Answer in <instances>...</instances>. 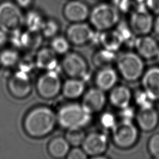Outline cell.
Masks as SVG:
<instances>
[{"label": "cell", "instance_id": "cell-1", "mask_svg": "<svg viewBox=\"0 0 159 159\" xmlns=\"http://www.w3.org/2000/svg\"><path fill=\"white\" fill-rule=\"evenodd\" d=\"M57 124V113L46 106H39L32 109L24 120L25 131L34 138L48 135L53 132Z\"/></svg>", "mask_w": 159, "mask_h": 159}, {"label": "cell", "instance_id": "cell-2", "mask_svg": "<svg viewBox=\"0 0 159 159\" xmlns=\"http://www.w3.org/2000/svg\"><path fill=\"white\" fill-rule=\"evenodd\" d=\"M89 113L81 104L70 102L63 105L57 111L58 124L65 129L73 127H84L91 120Z\"/></svg>", "mask_w": 159, "mask_h": 159}, {"label": "cell", "instance_id": "cell-3", "mask_svg": "<svg viewBox=\"0 0 159 159\" xmlns=\"http://www.w3.org/2000/svg\"><path fill=\"white\" fill-rule=\"evenodd\" d=\"M88 19L94 29L102 32L112 29L119 23L120 12L114 5L102 2L90 11Z\"/></svg>", "mask_w": 159, "mask_h": 159}, {"label": "cell", "instance_id": "cell-4", "mask_svg": "<svg viewBox=\"0 0 159 159\" xmlns=\"http://www.w3.org/2000/svg\"><path fill=\"white\" fill-rule=\"evenodd\" d=\"M143 59L137 52L127 51L120 54L116 61L118 73L127 81L140 79L145 71Z\"/></svg>", "mask_w": 159, "mask_h": 159}, {"label": "cell", "instance_id": "cell-5", "mask_svg": "<svg viewBox=\"0 0 159 159\" xmlns=\"http://www.w3.org/2000/svg\"><path fill=\"white\" fill-rule=\"evenodd\" d=\"M112 140L117 147L126 149L132 147L139 138V127L132 120H120L111 129Z\"/></svg>", "mask_w": 159, "mask_h": 159}, {"label": "cell", "instance_id": "cell-6", "mask_svg": "<svg viewBox=\"0 0 159 159\" xmlns=\"http://www.w3.org/2000/svg\"><path fill=\"white\" fill-rule=\"evenodd\" d=\"M24 24V16L20 7L16 2L4 1L0 3V29L6 32H12L21 29Z\"/></svg>", "mask_w": 159, "mask_h": 159}, {"label": "cell", "instance_id": "cell-7", "mask_svg": "<svg viewBox=\"0 0 159 159\" xmlns=\"http://www.w3.org/2000/svg\"><path fill=\"white\" fill-rule=\"evenodd\" d=\"M63 83L57 70L45 71L38 78L36 83L39 94L43 98L50 99L61 91Z\"/></svg>", "mask_w": 159, "mask_h": 159}, {"label": "cell", "instance_id": "cell-8", "mask_svg": "<svg viewBox=\"0 0 159 159\" xmlns=\"http://www.w3.org/2000/svg\"><path fill=\"white\" fill-rule=\"evenodd\" d=\"M61 68L70 78L84 80L88 74L89 66L83 55L75 52H68L63 58Z\"/></svg>", "mask_w": 159, "mask_h": 159}, {"label": "cell", "instance_id": "cell-9", "mask_svg": "<svg viewBox=\"0 0 159 159\" xmlns=\"http://www.w3.org/2000/svg\"><path fill=\"white\" fill-rule=\"evenodd\" d=\"M94 28L84 22L71 23L66 30V37L71 44L81 46L94 40Z\"/></svg>", "mask_w": 159, "mask_h": 159}, {"label": "cell", "instance_id": "cell-10", "mask_svg": "<svg viewBox=\"0 0 159 159\" xmlns=\"http://www.w3.org/2000/svg\"><path fill=\"white\" fill-rule=\"evenodd\" d=\"M11 34V43L19 49L33 51L39 48L42 43L43 35L40 32L24 31L20 29Z\"/></svg>", "mask_w": 159, "mask_h": 159}, {"label": "cell", "instance_id": "cell-11", "mask_svg": "<svg viewBox=\"0 0 159 159\" xmlns=\"http://www.w3.org/2000/svg\"><path fill=\"white\" fill-rule=\"evenodd\" d=\"M153 22L152 16L147 9L139 8L132 12L129 26L137 36L145 35L153 29Z\"/></svg>", "mask_w": 159, "mask_h": 159}, {"label": "cell", "instance_id": "cell-12", "mask_svg": "<svg viewBox=\"0 0 159 159\" xmlns=\"http://www.w3.org/2000/svg\"><path fill=\"white\" fill-rule=\"evenodd\" d=\"M81 146L88 156L93 158L104 154L108 147V138L101 132H91L86 134Z\"/></svg>", "mask_w": 159, "mask_h": 159}, {"label": "cell", "instance_id": "cell-13", "mask_svg": "<svg viewBox=\"0 0 159 159\" xmlns=\"http://www.w3.org/2000/svg\"><path fill=\"white\" fill-rule=\"evenodd\" d=\"M106 101L105 91L96 86L84 92L81 104L89 113L93 114L101 111L105 107Z\"/></svg>", "mask_w": 159, "mask_h": 159}, {"label": "cell", "instance_id": "cell-14", "mask_svg": "<svg viewBox=\"0 0 159 159\" xmlns=\"http://www.w3.org/2000/svg\"><path fill=\"white\" fill-rule=\"evenodd\" d=\"M9 91L16 98H24L32 91V83L29 73L21 70L17 71L8 81Z\"/></svg>", "mask_w": 159, "mask_h": 159}, {"label": "cell", "instance_id": "cell-15", "mask_svg": "<svg viewBox=\"0 0 159 159\" xmlns=\"http://www.w3.org/2000/svg\"><path fill=\"white\" fill-rule=\"evenodd\" d=\"M65 19L71 23L84 22L89 18L90 10L88 6L80 0H70L63 10Z\"/></svg>", "mask_w": 159, "mask_h": 159}, {"label": "cell", "instance_id": "cell-16", "mask_svg": "<svg viewBox=\"0 0 159 159\" xmlns=\"http://www.w3.org/2000/svg\"><path fill=\"white\" fill-rule=\"evenodd\" d=\"M142 89L153 101H159V67L152 66L144 71L141 77Z\"/></svg>", "mask_w": 159, "mask_h": 159}, {"label": "cell", "instance_id": "cell-17", "mask_svg": "<svg viewBox=\"0 0 159 159\" xmlns=\"http://www.w3.org/2000/svg\"><path fill=\"white\" fill-rule=\"evenodd\" d=\"M138 127L143 131L150 132L155 129L159 122V114L153 106L140 107L135 115Z\"/></svg>", "mask_w": 159, "mask_h": 159}, {"label": "cell", "instance_id": "cell-18", "mask_svg": "<svg viewBox=\"0 0 159 159\" xmlns=\"http://www.w3.org/2000/svg\"><path fill=\"white\" fill-rule=\"evenodd\" d=\"M134 47L137 53L145 59L155 57L159 50L157 41L148 34L137 36Z\"/></svg>", "mask_w": 159, "mask_h": 159}, {"label": "cell", "instance_id": "cell-19", "mask_svg": "<svg viewBox=\"0 0 159 159\" xmlns=\"http://www.w3.org/2000/svg\"><path fill=\"white\" fill-rule=\"evenodd\" d=\"M132 99L130 89L125 85H116L109 92L108 99L111 105L119 109L130 106Z\"/></svg>", "mask_w": 159, "mask_h": 159}, {"label": "cell", "instance_id": "cell-20", "mask_svg": "<svg viewBox=\"0 0 159 159\" xmlns=\"http://www.w3.org/2000/svg\"><path fill=\"white\" fill-rule=\"evenodd\" d=\"M117 78V71L112 66H109L99 69L96 74L94 82L97 88L106 92L116 85Z\"/></svg>", "mask_w": 159, "mask_h": 159}, {"label": "cell", "instance_id": "cell-21", "mask_svg": "<svg viewBox=\"0 0 159 159\" xmlns=\"http://www.w3.org/2000/svg\"><path fill=\"white\" fill-rule=\"evenodd\" d=\"M35 60L36 66L45 71L57 70L58 65L57 54L50 47L40 48Z\"/></svg>", "mask_w": 159, "mask_h": 159}, {"label": "cell", "instance_id": "cell-22", "mask_svg": "<svg viewBox=\"0 0 159 159\" xmlns=\"http://www.w3.org/2000/svg\"><path fill=\"white\" fill-rule=\"evenodd\" d=\"M86 85L83 79L70 78L63 83L61 93L68 99H76L82 96L86 91Z\"/></svg>", "mask_w": 159, "mask_h": 159}, {"label": "cell", "instance_id": "cell-23", "mask_svg": "<svg viewBox=\"0 0 159 159\" xmlns=\"http://www.w3.org/2000/svg\"><path fill=\"white\" fill-rule=\"evenodd\" d=\"M98 40L102 48L114 52L124 44L123 39L117 30L102 31L98 37Z\"/></svg>", "mask_w": 159, "mask_h": 159}, {"label": "cell", "instance_id": "cell-24", "mask_svg": "<svg viewBox=\"0 0 159 159\" xmlns=\"http://www.w3.org/2000/svg\"><path fill=\"white\" fill-rule=\"evenodd\" d=\"M70 146L65 137L56 136L48 142L47 150L50 155L53 158H63L67 156Z\"/></svg>", "mask_w": 159, "mask_h": 159}, {"label": "cell", "instance_id": "cell-25", "mask_svg": "<svg viewBox=\"0 0 159 159\" xmlns=\"http://www.w3.org/2000/svg\"><path fill=\"white\" fill-rule=\"evenodd\" d=\"M117 57L114 52L102 48L93 55V63L99 69L112 66L114 63H116Z\"/></svg>", "mask_w": 159, "mask_h": 159}, {"label": "cell", "instance_id": "cell-26", "mask_svg": "<svg viewBox=\"0 0 159 159\" xmlns=\"http://www.w3.org/2000/svg\"><path fill=\"white\" fill-rule=\"evenodd\" d=\"M45 19L37 11H29L24 17V24L27 30L31 32H40Z\"/></svg>", "mask_w": 159, "mask_h": 159}, {"label": "cell", "instance_id": "cell-27", "mask_svg": "<svg viewBox=\"0 0 159 159\" xmlns=\"http://www.w3.org/2000/svg\"><path fill=\"white\" fill-rule=\"evenodd\" d=\"M86 134L83 127H73L66 129L65 137L73 147H79L83 143Z\"/></svg>", "mask_w": 159, "mask_h": 159}, {"label": "cell", "instance_id": "cell-28", "mask_svg": "<svg viewBox=\"0 0 159 159\" xmlns=\"http://www.w3.org/2000/svg\"><path fill=\"white\" fill-rule=\"evenodd\" d=\"M70 45L66 37L57 35L52 39L50 47L57 55H65L70 52Z\"/></svg>", "mask_w": 159, "mask_h": 159}, {"label": "cell", "instance_id": "cell-29", "mask_svg": "<svg viewBox=\"0 0 159 159\" xmlns=\"http://www.w3.org/2000/svg\"><path fill=\"white\" fill-rule=\"evenodd\" d=\"M60 29V25L57 20L50 18L45 19L40 32L43 37L52 39L58 34Z\"/></svg>", "mask_w": 159, "mask_h": 159}, {"label": "cell", "instance_id": "cell-30", "mask_svg": "<svg viewBox=\"0 0 159 159\" xmlns=\"http://www.w3.org/2000/svg\"><path fill=\"white\" fill-rule=\"evenodd\" d=\"M19 61V55L16 50L6 49L0 53V65L11 67L16 65Z\"/></svg>", "mask_w": 159, "mask_h": 159}, {"label": "cell", "instance_id": "cell-31", "mask_svg": "<svg viewBox=\"0 0 159 159\" xmlns=\"http://www.w3.org/2000/svg\"><path fill=\"white\" fill-rule=\"evenodd\" d=\"M148 150L155 158L159 159V133L153 134L148 142Z\"/></svg>", "mask_w": 159, "mask_h": 159}, {"label": "cell", "instance_id": "cell-32", "mask_svg": "<svg viewBox=\"0 0 159 159\" xmlns=\"http://www.w3.org/2000/svg\"><path fill=\"white\" fill-rule=\"evenodd\" d=\"M135 101L136 104L140 107H144L153 106V101L150 98L147 94L142 89L138 91L135 94Z\"/></svg>", "mask_w": 159, "mask_h": 159}, {"label": "cell", "instance_id": "cell-33", "mask_svg": "<svg viewBox=\"0 0 159 159\" xmlns=\"http://www.w3.org/2000/svg\"><path fill=\"white\" fill-rule=\"evenodd\" d=\"M88 157L83 148L79 146L73 147L72 148H70L66 158L68 159H86Z\"/></svg>", "mask_w": 159, "mask_h": 159}, {"label": "cell", "instance_id": "cell-34", "mask_svg": "<svg viewBox=\"0 0 159 159\" xmlns=\"http://www.w3.org/2000/svg\"><path fill=\"white\" fill-rule=\"evenodd\" d=\"M117 122V121L116 120L115 117L109 112L104 114L101 117V124L105 128L111 129V130L115 125Z\"/></svg>", "mask_w": 159, "mask_h": 159}, {"label": "cell", "instance_id": "cell-35", "mask_svg": "<svg viewBox=\"0 0 159 159\" xmlns=\"http://www.w3.org/2000/svg\"><path fill=\"white\" fill-rule=\"evenodd\" d=\"M120 120H132L134 117H135L136 112L134 110L130 107V106L126 107L125 108L120 109Z\"/></svg>", "mask_w": 159, "mask_h": 159}, {"label": "cell", "instance_id": "cell-36", "mask_svg": "<svg viewBox=\"0 0 159 159\" xmlns=\"http://www.w3.org/2000/svg\"><path fill=\"white\" fill-rule=\"evenodd\" d=\"M35 66V60H33L32 58H25L20 63L19 70L29 73L33 70V68Z\"/></svg>", "mask_w": 159, "mask_h": 159}, {"label": "cell", "instance_id": "cell-37", "mask_svg": "<svg viewBox=\"0 0 159 159\" xmlns=\"http://www.w3.org/2000/svg\"><path fill=\"white\" fill-rule=\"evenodd\" d=\"M146 7L153 13L159 14V0H146Z\"/></svg>", "mask_w": 159, "mask_h": 159}, {"label": "cell", "instance_id": "cell-38", "mask_svg": "<svg viewBox=\"0 0 159 159\" xmlns=\"http://www.w3.org/2000/svg\"><path fill=\"white\" fill-rule=\"evenodd\" d=\"M33 0H16V3L20 8H27L32 3Z\"/></svg>", "mask_w": 159, "mask_h": 159}, {"label": "cell", "instance_id": "cell-39", "mask_svg": "<svg viewBox=\"0 0 159 159\" xmlns=\"http://www.w3.org/2000/svg\"><path fill=\"white\" fill-rule=\"evenodd\" d=\"M8 40L7 32L0 29V47L4 46Z\"/></svg>", "mask_w": 159, "mask_h": 159}, {"label": "cell", "instance_id": "cell-40", "mask_svg": "<svg viewBox=\"0 0 159 159\" xmlns=\"http://www.w3.org/2000/svg\"><path fill=\"white\" fill-rule=\"evenodd\" d=\"M153 29L154 30V32L159 35V16H158L153 22Z\"/></svg>", "mask_w": 159, "mask_h": 159}, {"label": "cell", "instance_id": "cell-41", "mask_svg": "<svg viewBox=\"0 0 159 159\" xmlns=\"http://www.w3.org/2000/svg\"><path fill=\"white\" fill-rule=\"evenodd\" d=\"M156 57L158 58V60H159V50H158V52L157 55V56H156Z\"/></svg>", "mask_w": 159, "mask_h": 159}]
</instances>
